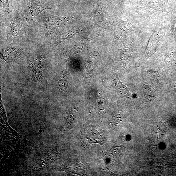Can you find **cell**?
<instances>
[{
    "label": "cell",
    "mask_w": 176,
    "mask_h": 176,
    "mask_svg": "<svg viewBox=\"0 0 176 176\" xmlns=\"http://www.w3.org/2000/svg\"><path fill=\"white\" fill-rule=\"evenodd\" d=\"M115 18L116 23L114 25L115 39L124 40L130 35L138 32V30L128 21L121 20L116 16Z\"/></svg>",
    "instance_id": "obj_1"
},
{
    "label": "cell",
    "mask_w": 176,
    "mask_h": 176,
    "mask_svg": "<svg viewBox=\"0 0 176 176\" xmlns=\"http://www.w3.org/2000/svg\"><path fill=\"white\" fill-rule=\"evenodd\" d=\"M29 8L32 20L44 11L52 9L50 5L46 2L36 0H32L30 2Z\"/></svg>",
    "instance_id": "obj_2"
},
{
    "label": "cell",
    "mask_w": 176,
    "mask_h": 176,
    "mask_svg": "<svg viewBox=\"0 0 176 176\" xmlns=\"http://www.w3.org/2000/svg\"><path fill=\"white\" fill-rule=\"evenodd\" d=\"M46 15L45 18V23L48 27L60 26L68 22L69 20L66 17L56 16L49 13Z\"/></svg>",
    "instance_id": "obj_3"
},
{
    "label": "cell",
    "mask_w": 176,
    "mask_h": 176,
    "mask_svg": "<svg viewBox=\"0 0 176 176\" xmlns=\"http://www.w3.org/2000/svg\"><path fill=\"white\" fill-rule=\"evenodd\" d=\"M102 138L101 135L98 132L94 130L88 129L84 131L83 134V139L88 141V143L90 144L93 143L100 144L102 141Z\"/></svg>",
    "instance_id": "obj_4"
},
{
    "label": "cell",
    "mask_w": 176,
    "mask_h": 176,
    "mask_svg": "<svg viewBox=\"0 0 176 176\" xmlns=\"http://www.w3.org/2000/svg\"><path fill=\"white\" fill-rule=\"evenodd\" d=\"M79 32L78 28L76 26L73 27L72 29L66 32L63 33L60 36H59L56 40L57 45L62 43L65 40L71 38L74 35Z\"/></svg>",
    "instance_id": "obj_5"
},
{
    "label": "cell",
    "mask_w": 176,
    "mask_h": 176,
    "mask_svg": "<svg viewBox=\"0 0 176 176\" xmlns=\"http://www.w3.org/2000/svg\"><path fill=\"white\" fill-rule=\"evenodd\" d=\"M32 69L36 74H41L44 71V61L41 57L35 58L32 63Z\"/></svg>",
    "instance_id": "obj_6"
},
{
    "label": "cell",
    "mask_w": 176,
    "mask_h": 176,
    "mask_svg": "<svg viewBox=\"0 0 176 176\" xmlns=\"http://www.w3.org/2000/svg\"><path fill=\"white\" fill-rule=\"evenodd\" d=\"M1 5L2 9L7 16L9 19L11 23L13 22L11 16L9 0H1Z\"/></svg>",
    "instance_id": "obj_7"
},
{
    "label": "cell",
    "mask_w": 176,
    "mask_h": 176,
    "mask_svg": "<svg viewBox=\"0 0 176 176\" xmlns=\"http://www.w3.org/2000/svg\"><path fill=\"white\" fill-rule=\"evenodd\" d=\"M144 92L145 96L149 99L151 100L155 97L154 89L151 86H146L144 88Z\"/></svg>",
    "instance_id": "obj_8"
},
{
    "label": "cell",
    "mask_w": 176,
    "mask_h": 176,
    "mask_svg": "<svg viewBox=\"0 0 176 176\" xmlns=\"http://www.w3.org/2000/svg\"><path fill=\"white\" fill-rule=\"evenodd\" d=\"M117 80L116 84L117 87L118 88L119 90L120 89L121 90H122V91L125 95L130 97L131 93L129 91L127 88L122 83L118 77H117Z\"/></svg>",
    "instance_id": "obj_9"
},
{
    "label": "cell",
    "mask_w": 176,
    "mask_h": 176,
    "mask_svg": "<svg viewBox=\"0 0 176 176\" xmlns=\"http://www.w3.org/2000/svg\"><path fill=\"white\" fill-rule=\"evenodd\" d=\"M58 85L61 90L63 91L66 90L68 87V81L65 76H61L58 81Z\"/></svg>",
    "instance_id": "obj_10"
},
{
    "label": "cell",
    "mask_w": 176,
    "mask_h": 176,
    "mask_svg": "<svg viewBox=\"0 0 176 176\" xmlns=\"http://www.w3.org/2000/svg\"><path fill=\"white\" fill-rule=\"evenodd\" d=\"M130 51L128 50H124L122 51L120 54V58L122 60H125L130 55Z\"/></svg>",
    "instance_id": "obj_11"
}]
</instances>
